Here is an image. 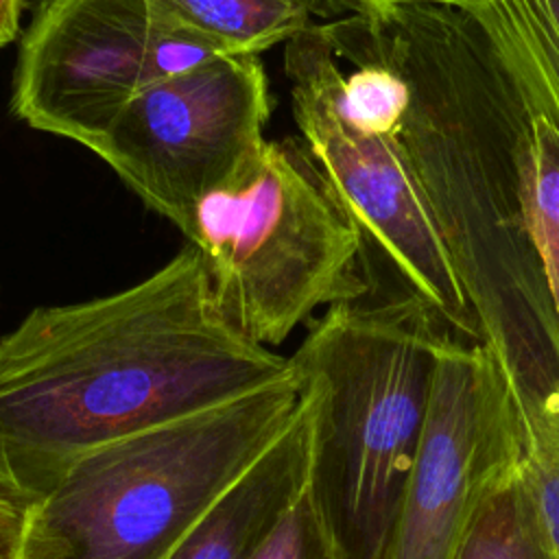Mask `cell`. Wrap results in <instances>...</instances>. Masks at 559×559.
<instances>
[{"label":"cell","instance_id":"obj_15","mask_svg":"<svg viewBox=\"0 0 559 559\" xmlns=\"http://www.w3.org/2000/svg\"><path fill=\"white\" fill-rule=\"evenodd\" d=\"M522 474L537 507L552 559H559V421L522 430Z\"/></svg>","mask_w":559,"mask_h":559},{"label":"cell","instance_id":"obj_11","mask_svg":"<svg viewBox=\"0 0 559 559\" xmlns=\"http://www.w3.org/2000/svg\"><path fill=\"white\" fill-rule=\"evenodd\" d=\"M461 11L480 24L531 116L559 129V0H480Z\"/></svg>","mask_w":559,"mask_h":559},{"label":"cell","instance_id":"obj_9","mask_svg":"<svg viewBox=\"0 0 559 559\" xmlns=\"http://www.w3.org/2000/svg\"><path fill=\"white\" fill-rule=\"evenodd\" d=\"M522 456L518 408L496 356L450 334L384 559H456L478 511Z\"/></svg>","mask_w":559,"mask_h":559},{"label":"cell","instance_id":"obj_12","mask_svg":"<svg viewBox=\"0 0 559 559\" xmlns=\"http://www.w3.org/2000/svg\"><path fill=\"white\" fill-rule=\"evenodd\" d=\"M183 35L221 57H258L288 44L323 13V0H153Z\"/></svg>","mask_w":559,"mask_h":559},{"label":"cell","instance_id":"obj_8","mask_svg":"<svg viewBox=\"0 0 559 559\" xmlns=\"http://www.w3.org/2000/svg\"><path fill=\"white\" fill-rule=\"evenodd\" d=\"M221 57L175 28L153 0H37L22 33L11 111L90 148L142 90Z\"/></svg>","mask_w":559,"mask_h":559},{"label":"cell","instance_id":"obj_7","mask_svg":"<svg viewBox=\"0 0 559 559\" xmlns=\"http://www.w3.org/2000/svg\"><path fill=\"white\" fill-rule=\"evenodd\" d=\"M271 107L258 57H212L142 90L90 151L190 238L199 203L258 159Z\"/></svg>","mask_w":559,"mask_h":559},{"label":"cell","instance_id":"obj_3","mask_svg":"<svg viewBox=\"0 0 559 559\" xmlns=\"http://www.w3.org/2000/svg\"><path fill=\"white\" fill-rule=\"evenodd\" d=\"M450 334L415 295L362 297L330 306L290 356L314 408L306 493L330 559H384Z\"/></svg>","mask_w":559,"mask_h":559},{"label":"cell","instance_id":"obj_16","mask_svg":"<svg viewBox=\"0 0 559 559\" xmlns=\"http://www.w3.org/2000/svg\"><path fill=\"white\" fill-rule=\"evenodd\" d=\"M249 559H330L306 489L282 513L277 524Z\"/></svg>","mask_w":559,"mask_h":559},{"label":"cell","instance_id":"obj_6","mask_svg":"<svg viewBox=\"0 0 559 559\" xmlns=\"http://www.w3.org/2000/svg\"><path fill=\"white\" fill-rule=\"evenodd\" d=\"M284 59L301 140L362 238L369 295L386 282L391 286L386 297L415 295L456 336L480 341L474 310L454 275L397 133L362 129L343 111L338 61L321 24L293 37Z\"/></svg>","mask_w":559,"mask_h":559},{"label":"cell","instance_id":"obj_2","mask_svg":"<svg viewBox=\"0 0 559 559\" xmlns=\"http://www.w3.org/2000/svg\"><path fill=\"white\" fill-rule=\"evenodd\" d=\"M365 13L408 83L397 138L480 343L496 356L522 426L559 417V321L524 181L531 111L469 13L443 4Z\"/></svg>","mask_w":559,"mask_h":559},{"label":"cell","instance_id":"obj_13","mask_svg":"<svg viewBox=\"0 0 559 559\" xmlns=\"http://www.w3.org/2000/svg\"><path fill=\"white\" fill-rule=\"evenodd\" d=\"M456 559H552L522 465L483 504Z\"/></svg>","mask_w":559,"mask_h":559},{"label":"cell","instance_id":"obj_4","mask_svg":"<svg viewBox=\"0 0 559 559\" xmlns=\"http://www.w3.org/2000/svg\"><path fill=\"white\" fill-rule=\"evenodd\" d=\"M301 397L293 365L253 391L100 445L24 509L20 559H164L288 428Z\"/></svg>","mask_w":559,"mask_h":559},{"label":"cell","instance_id":"obj_17","mask_svg":"<svg viewBox=\"0 0 559 559\" xmlns=\"http://www.w3.org/2000/svg\"><path fill=\"white\" fill-rule=\"evenodd\" d=\"M24 509L0 498V559H20Z\"/></svg>","mask_w":559,"mask_h":559},{"label":"cell","instance_id":"obj_14","mask_svg":"<svg viewBox=\"0 0 559 559\" xmlns=\"http://www.w3.org/2000/svg\"><path fill=\"white\" fill-rule=\"evenodd\" d=\"M524 181L531 231L559 321V129L544 116H531Z\"/></svg>","mask_w":559,"mask_h":559},{"label":"cell","instance_id":"obj_18","mask_svg":"<svg viewBox=\"0 0 559 559\" xmlns=\"http://www.w3.org/2000/svg\"><path fill=\"white\" fill-rule=\"evenodd\" d=\"M354 4L356 11H382L393 7H406V4H443V7H456L467 9L480 0H343Z\"/></svg>","mask_w":559,"mask_h":559},{"label":"cell","instance_id":"obj_19","mask_svg":"<svg viewBox=\"0 0 559 559\" xmlns=\"http://www.w3.org/2000/svg\"><path fill=\"white\" fill-rule=\"evenodd\" d=\"M22 9V0H0V48L17 37Z\"/></svg>","mask_w":559,"mask_h":559},{"label":"cell","instance_id":"obj_1","mask_svg":"<svg viewBox=\"0 0 559 559\" xmlns=\"http://www.w3.org/2000/svg\"><path fill=\"white\" fill-rule=\"evenodd\" d=\"M240 334L188 242L138 284L0 334V498L26 509L83 456L290 371Z\"/></svg>","mask_w":559,"mask_h":559},{"label":"cell","instance_id":"obj_10","mask_svg":"<svg viewBox=\"0 0 559 559\" xmlns=\"http://www.w3.org/2000/svg\"><path fill=\"white\" fill-rule=\"evenodd\" d=\"M312 426L314 408L304 389L301 406L288 428L164 559H249L308 485Z\"/></svg>","mask_w":559,"mask_h":559},{"label":"cell","instance_id":"obj_5","mask_svg":"<svg viewBox=\"0 0 559 559\" xmlns=\"http://www.w3.org/2000/svg\"><path fill=\"white\" fill-rule=\"evenodd\" d=\"M188 242L221 314L264 347L314 308L369 295L358 227L301 138L266 140L240 179L199 203Z\"/></svg>","mask_w":559,"mask_h":559}]
</instances>
